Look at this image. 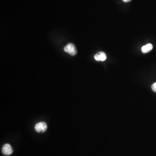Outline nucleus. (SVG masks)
<instances>
[{"label": "nucleus", "mask_w": 156, "mask_h": 156, "mask_svg": "<svg viewBox=\"0 0 156 156\" xmlns=\"http://www.w3.org/2000/svg\"><path fill=\"white\" fill-rule=\"evenodd\" d=\"M100 61H105L107 59V56L103 52H99L98 53Z\"/></svg>", "instance_id": "obj_5"}, {"label": "nucleus", "mask_w": 156, "mask_h": 156, "mask_svg": "<svg viewBox=\"0 0 156 156\" xmlns=\"http://www.w3.org/2000/svg\"><path fill=\"white\" fill-rule=\"evenodd\" d=\"M131 1V0H123L124 2H129L130 1Z\"/></svg>", "instance_id": "obj_8"}, {"label": "nucleus", "mask_w": 156, "mask_h": 156, "mask_svg": "<svg viewBox=\"0 0 156 156\" xmlns=\"http://www.w3.org/2000/svg\"><path fill=\"white\" fill-rule=\"evenodd\" d=\"M1 151L2 154L6 156L10 155L13 152L12 147L9 143H6L3 146Z\"/></svg>", "instance_id": "obj_3"}, {"label": "nucleus", "mask_w": 156, "mask_h": 156, "mask_svg": "<svg viewBox=\"0 0 156 156\" xmlns=\"http://www.w3.org/2000/svg\"><path fill=\"white\" fill-rule=\"evenodd\" d=\"M153 46L152 44H147L146 45L143 46L141 48V51L143 53H149L153 49Z\"/></svg>", "instance_id": "obj_4"}, {"label": "nucleus", "mask_w": 156, "mask_h": 156, "mask_svg": "<svg viewBox=\"0 0 156 156\" xmlns=\"http://www.w3.org/2000/svg\"><path fill=\"white\" fill-rule=\"evenodd\" d=\"M47 125L45 122H39L36 124L34 129L38 133H44L47 130Z\"/></svg>", "instance_id": "obj_2"}, {"label": "nucleus", "mask_w": 156, "mask_h": 156, "mask_svg": "<svg viewBox=\"0 0 156 156\" xmlns=\"http://www.w3.org/2000/svg\"><path fill=\"white\" fill-rule=\"evenodd\" d=\"M151 88H152V90L153 91H155V92H156V82L154 83L152 85Z\"/></svg>", "instance_id": "obj_6"}, {"label": "nucleus", "mask_w": 156, "mask_h": 156, "mask_svg": "<svg viewBox=\"0 0 156 156\" xmlns=\"http://www.w3.org/2000/svg\"><path fill=\"white\" fill-rule=\"evenodd\" d=\"M94 58H95V60L98 61H100V59L99 58V56H98V53L96 54L95 55V56H94Z\"/></svg>", "instance_id": "obj_7"}, {"label": "nucleus", "mask_w": 156, "mask_h": 156, "mask_svg": "<svg viewBox=\"0 0 156 156\" xmlns=\"http://www.w3.org/2000/svg\"><path fill=\"white\" fill-rule=\"evenodd\" d=\"M64 51L71 56H75L77 53V50L76 46L72 43L68 44L64 47Z\"/></svg>", "instance_id": "obj_1"}]
</instances>
